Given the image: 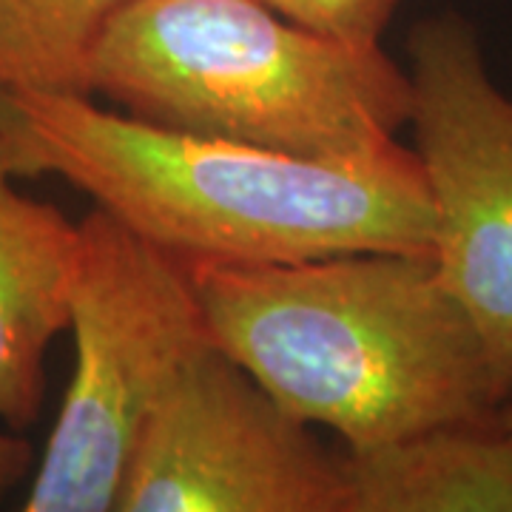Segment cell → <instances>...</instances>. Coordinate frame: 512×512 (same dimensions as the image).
Masks as SVG:
<instances>
[{"mask_svg":"<svg viewBox=\"0 0 512 512\" xmlns=\"http://www.w3.org/2000/svg\"><path fill=\"white\" fill-rule=\"evenodd\" d=\"M15 177L52 174L183 265H271L390 251L430 256L433 205L416 151L305 160L154 126L94 97L0 94Z\"/></svg>","mask_w":512,"mask_h":512,"instance_id":"obj_1","label":"cell"},{"mask_svg":"<svg viewBox=\"0 0 512 512\" xmlns=\"http://www.w3.org/2000/svg\"><path fill=\"white\" fill-rule=\"evenodd\" d=\"M185 268L208 342L285 416L328 427L345 450L495 419L484 350L430 256Z\"/></svg>","mask_w":512,"mask_h":512,"instance_id":"obj_2","label":"cell"},{"mask_svg":"<svg viewBox=\"0 0 512 512\" xmlns=\"http://www.w3.org/2000/svg\"><path fill=\"white\" fill-rule=\"evenodd\" d=\"M89 83L154 126L328 163L399 146L413 100L382 46L319 35L262 0H137L97 43Z\"/></svg>","mask_w":512,"mask_h":512,"instance_id":"obj_3","label":"cell"},{"mask_svg":"<svg viewBox=\"0 0 512 512\" xmlns=\"http://www.w3.org/2000/svg\"><path fill=\"white\" fill-rule=\"evenodd\" d=\"M74 367L20 512H114L148 410L208 342L183 262L94 208L80 220Z\"/></svg>","mask_w":512,"mask_h":512,"instance_id":"obj_4","label":"cell"},{"mask_svg":"<svg viewBox=\"0 0 512 512\" xmlns=\"http://www.w3.org/2000/svg\"><path fill=\"white\" fill-rule=\"evenodd\" d=\"M410 120L433 205L441 285L470 319L501 402L512 396V97L456 12L407 35ZM501 407V404H498Z\"/></svg>","mask_w":512,"mask_h":512,"instance_id":"obj_5","label":"cell"},{"mask_svg":"<svg viewBox=\"0 0 512 512\" xmlns=\"http://www.w3.org/2000/svg\"><path fill=\"white\" fill-rule=\"evenodd\" d=\"M345 473L211 342L148 410L114 512H342Z\"/></svg>","mask_w":512,"mask_h":512,"instance_id":"obj_6","label":"cell"},{"mask_svg":"<svg viewBox=\"0 0 512 512\" xmlns=\"http://www.w3.org/2000/svg\"><path fill=\"white\" fill-rule=\"evenodd\" d=\"M15 180L0 151V421L23 433L43 410L46 353L69 330L80 222Z\"/></svg>","mask_w":512,"mask_h":512,"instance_id":"obj_7","label":"cell"},{"mask_svg":"<svg viewBox=\"0 0 512 512\" xmlns=\"http://www.w3.org/2000/svg\"><path fill=\"white\" fill-rule=\"evenodd\" d=\"M342 512H512V444L487 424L342 453Z\"/></svg>","mask_w":512,"mask_h":512,"instance_id":"obj_8","label":"cell"},{"mask_svg":"<svg viewBox=\"0 0 512 512\" xmlns=\"http://www.w3.org/2000/svg\"><path fill=\"white\" fill-rule=\"evenodd\" d=\"M137 0H0V94L92 97V57Z\"/></svg>","mask_w":512,"mask_h":512,"instance_id":"obj_9","label":"cell"},{"mask_svg":"<svg viewBox=\"0 0 512 512\" xmlns=\"http://www.w3.org/2000/svg\"><path fill=\"white\" fill-rule=\"evenodd\" d=\"M293 23L353 46H382L402 0H262Z\"/></svg>","mask_w":512,"mask_h":512,"instance_id":"obj_10","label":"cell"},{"mask_svg":"<svg viewBox=\"0 0 512 512\" xmlns=\"http://www.w3.org/2000/svg\"><path fill=\"white\" fill-rule=\"evenodd\" d=\"M35 467V447L23 433L0 430V498L9 495Z\"/></svg>","mask_w":512,"mask_h":512,"instance_id":"obj_11","label":"cell"},{"mask_svg":"<svg viewBox=\"0 0 512 512\" xmlns=\"http://www.w3.org/2000/svg\"><path fill=\"white\" fill-rule=\"evenodd\" d=\"M495 427L504 433V439L512 444V396L507 402H501V407L495 410Z\"/></svg>","mask_w":512,"mask_h":512,"instance_id":"obj_12","label":"cell"}]
</instances>
